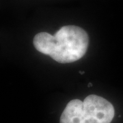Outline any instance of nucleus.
<instances>
[{
  "instance_id": "nucleus-1",
  "label": "nucleus",
  "mask_w": 123,
  "mask_h": 123,
  "mask_svg": "<svg viewBox=\"0 0 123 123\" xmlns=\"http://www.w3.org/2000/svg\"><path fill=\"white\" fill-rule=\"evenodd\" d=\"M33 43L37 51L64 64L77 61L84 56L88 49L89 37L79 27L65 25L54 35L47 32L37 34Z\"/></svg>"
},
{
  "instance_id": "nucleus-2",
  "label": "nucleus",
  "mask_w": 123,
  "mask_h": 123,
  "mask_svg": "<svg viewBox=\"0 0 123 123\" xmlns=\"http://www.w3.org/2000/svg\"><path fill=\"white\" fill-rule=\"evenodd\" d=\"M114 114V107L110 102L91 94L84 101L74 99L68 102L60 123H111Z\"/></svg>"
},
{
  "instance_id": "nucleus-3",
  "label": "nucleus",
  "mask_w": 123,
  "mask_h": 123,
  "mask_svg": "<svg viewBox=\"0 0 123 123\" xmlns=\"http://www.w3.org/2000/svg\"><path fill=\"white\" fill-rule=\"evenodd\" d=\"M88 87H91V86H92V84H91V83H89V84H88Z\"/></svg>"
},
{
  "instance_id": "nucleus-4",
  "label": "nucleus",
  "mask_w": 123,
  "mask_h": 123,
  "mask_svg": "<svg viewBox=\"0 0 123 123\" xmlns=\"http://www.w3.org/2000/svg\"><path fill=\"white\" fill-rule=\"evenodd\" d=\"M79 73H80V74H81V75H82V74H84V71H79Z\"/></svg>"
}]
</instances>
